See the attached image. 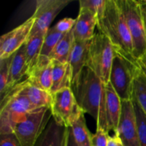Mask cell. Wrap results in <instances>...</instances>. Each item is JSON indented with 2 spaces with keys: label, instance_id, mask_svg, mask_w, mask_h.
Masks as SVG:
<instances>
[{
  "label": "cell",
  "instance_id": "7a4b0ae2",
  "mask_svg": "<svg viewBox=\"0 0 146 146\" xmlns=\"http://www.w3.org/2000/svg\"><path fill=\"white\" fill-rule=\"evenodd\" d=\"M97 27L99 32L108 37L115 48L133 57L132 38L123 14L115 0H107L105 12L98 21Z\"/></svg>",
  "mask_w": 146,
  "mask_h": 146
},
{
  "label": "cell",
  "instance_id": "6da1fadb",
  "mask_svg": "<svg viewBox=\"0 0 146 146\" xmlns=\"http://www.w3.org/2000/svg\"><path fill=\"white\" fill-rule=\"evenodd\" d=\"M78 106L84 113L94 118L96 129L109 133L106 116V84L90 68L86 66L71 86Z\"/></svg>",
  "mask_w": 146,
  "mask_h": 146
},
{
  "label": "cell",
  "instance_id": "7402d4cb",
  "mask_svg": "<svg viewBox=\"0 0 146 146\" xmlns=\"http://www.w3.org/2000/svg\"><path fill=\"white\" fill-rule=\"evenodd\" d=\"M73 134L78 146H92V134L88 131L84 113L82 112L74 121L71 126Z\"/></svg>",
  "mask_w": 146,
  "mask_h": 146
},
{
  "label": "cell",
  "instance_id": "d6a6232c",
  "mask_svg": "<svg viewBox=\"0 0 146 146\" xmlns=\"http://www.w3.org/2000/svg\"><path fill=\"white\" fill-rule=\"evenodd\" d=\"M138 63L141 67L142 72L145 74L146 76V53L140 59L138 60Z\"/></svg>",
  "mask_w": 146,
  "mask_h": 146
},
{
  "label": "cell",
  "instance_id": "d4e9b609",
  "mask_svg": "<svg viewBox=\"0 0 146 146\" xmlns=\"http://www.w3.org/2000/svg\"><path fill=\"white\" fill-rule=\"evenodd\" d=\"M64 35L57 31L54 27L50 28L44 36L41 55L49 57L51 53Z\"/></svg>",
  "mask_w": 146,
  "mask_h": 146
},
{
  "label": "cell",
  "instance_id": "603a6c76",
  "mask_svg": "<svg viewBox=\"0 0 146 146\" xmlns=\"http://www.w3.org/2000/svg\"><path fill=\"white\" fill-rule=\"evenodd\" d=\"M131 101L133 105L134 111H135L140 145L141 146H146V114L133 96Z\"/></svg>",
  "mask_w": 146,
  "mask_h": 146
},
{
  "label": "cell",
  "instance_id": "484cf974",
  "mask_svg": "<svg viewBox=\"0 0 146 146\" xmlns=\"http://www.w3.org/2000/svg\"><path fill=\"white\" fill-rule=\"evenodd\" d=\"M14 54L7 58L0 59V97L2 99L7 91L9 70Z\"/></svg>",
  "mask_w": 146,
  "mask_h": 146
},
{
  "label": "cell",
  "instance_id": "d6986e66",
  "mask_svg": "<svg viewBox=\"0 0 146 146\" xmlns=\"http://www.w3.org/2000/svg\"><path fill=\"white\" fill-rule=\"evenodd\" d=\"M90 43L91 40L86 41H75L74 42L68 60V63L72 68L73 80L78 76L83 68L86 66Z\"/></svg>",
  "mask_w": 146,
  "mask_h": 146
},
{
  "label": "cell",
  "instance_id": "8fae6325",
  "mask_svg": "<svg viewBox=\"0 0 146 146\" xmlns=\"http://www.w3.org/2000/svg\"><path fill=\"white\" fill-rule=\"evenodd\" d=\"M34 24L32 17L0 38V59L7 58L17 52L29 39Z\"/></svg>",
  "mask_w": 146,
  "mask_h": 146
},
{
  "label": "cell",
  "instance_id": "836d02e7",
  "mask_svg": "<svg viewBox=\"0 0 146 146\" xmlns=\"http://www.w3.org/2000/svg\"><path fill=\"white\" fill-rule=\"evenodd\" d=\"M139 2L141 4V7H142L143 11L146 15V0H141V1H139Z\"/></svg>",
  "mask_w": 146,
  "mask_h": 146
},
{
  "label": "cell",
  "instance_id": "4316f807",
  "mask_svg": "<svg viewBox=\"0 0 146 146\" xmlns=\"http://www.w3.org/2000/svg\"><path fill=\"white\" fill-rule=\"evenodd\" d=\"M106 2L107 0H80V9L86 8L92 11L98 21L104 16Z\"/></svg>",
  "mask_w": 146,
  "mask_h": 146
},
{
  "label": "cell",
  "instance_id": "52a82bcc",
  "mask_svg": "<svg viewBox=\"0 0 146 146\" xmlns=\"http://www.w3.org/2000/svg\"><path fill=\"white\" fill-rule=\"evenodd\" d=\"M52 118L50 107L35 108L28 113L24 121L16 125L14 133L21 146H34Z\"/></svg>",
  "mask_w": 146,
  "mask_h": 146
},
{
  "label": "cell",
  "instance_id": "277c9868",
  "mask_svg": "<svg viewBox=\"0 0 146 146\" xmlns=\"http://www.w3.org/2000/svg\"><path fill=\"white\" fill-rule=\"evenodd\" d=\"M33 109L35 108L22 94L19 84H17L1 100L0 134L14 133L16 125L24 121Z\"/></svg>",
  "mask_w": 146,
  "mask_h": 146
},
{
  "label": "cell",
  "instance_id": "4fadbf2b",
  "mask_svg": "<svg viewBox=\"0 0 146 146\" xmlns=\"http://www.w3.org/2000/svg\"><path fill=\"white\" fill-rule=\"evenodd\" d=\"M98 19L91 10L81 8L76 19L74 27V36L76 41H86L91 40L94 36V29L97 27Z\"/></svg>",
  "mask_w": 146,
  "mask_h": 146
},
{
  "label": "cell",
  "instance_id": "f1b7e54d",
  "mask_svg": "<svg viewBox=\"0 0 146 146\" xmlns=\"http://www.w3.org/2000/svg\"><path fill=\"white\" fill-rule=\"evenodd\" d=\"M109 136L108 133L104 130L96 129L94 134L91 137V144L92 146H107V141Z\"/></svg>",
  "mask_w": 146,
  "mask_h": 146
},
{
  "label": "cell",
  "instance_id": "2e32d148",
  "mask_svg": "<svg viewBox=\"0 0 146 146\" xmlns=\"http://www.w3.org/2000/svg\"><path fill=\"white\" fill-rule=\"evenodd\" d=\"M106 116L108 130H117L122 111V101L109 82L106 84Z\"/></svg>",
  "mask_w": 146,
  "mask_h": 146
},
{
  "label": "cell",
  "instance_id": "4dcf8cb0",
  "mask_svg": "<svg viewBox=\"0 0 146 146\" xmlns=\"http://www.w3.org/2000/svg\"><path fill=\"white\" fill-rule=\"evenodd\" d=\"M107 146H123L120 138L116 135L108 136L107 141Z\"/></svg>",
  "mask_w": 146,
  "mask_h": 146
},
{
  "label": "cell",
  "instance_id": "3957f363",
  "mask_svg": "<svg viewBox=\"0 0 146 146\" xmlns=\"http://www.w3.org/2000/svg\"><path fill=\"white\" fill-rule=\"evenodd\" d=\"M141 71L138 61L115 48L110 73L109 83L121 101H130L135 78Z\"/></svg>",
  "mask_w": 146,
  "mask_h": 146
},
{
  "label": "cell",
  "instance_id": "e0dca14e",
  "mask_svg": "<svg viewBox=\"0 0 146 146\" xmlns=\"http://www.w3.org/2000/svg\"><path fill=\"white\" fill-rule=\"evenodd\" d=\"M52 61V86L50 92L54 94L64 88H71L73 71L69 63H61L54 60Z\"/></svg>",
  "mask_w": 146,
  "mask_h": 146
},
{
  "label": "cell",
  "instance_id": "ba28073f",
  "mask_svg": "<svg viewBox=\"0 0 146 146\" xmlns=\"http://www.w3.org/2000/svg\"><path fill=\"white\" fill-rule=\"evenodd\" d=\"M51 106L52 118L64 126L71 127L73 123L83 112L78 106L71 88H64L52 94Z\"/></svg>",
  "mask_w": 146,
  "mask_h": 146
},
{
  "label": "cell",
  "instance_id": "9a60e30c",
  "mask_svg": "<svg viewBox=\"0 0 146 146\" xmlns=\"http://www.w3.org/2000/svg\"><path fill=\"white\" fill-rule=\"evenodd\" d=\"M28 74V66L26 58V46L23 45L18 51L14 54L11 66L9 70V77L8 84L5 96L15 86L22 82V78L27 77ZM3 97V98H4ZM2 98V99H3ZM1 99V100H2Z\"/></svg>",
  "mask_w": 146,
  "mask_h": 146
},
{
  "label": "cell",
  "instance_id": "7c38bea8",
  "mask_svg": "<svg viewBox=\"0 0 146 146\" xmlns=\"http://www.w3.org/2000/svg\"><path fill=\"white\" fill-rule=\"evenodd\" d=\"M52 60L41 55L35 66L29 72L27 79L32 85L50 92L52 86Z\"/></svg>",
  "mask_w": 146,
  "mask_h": 146
},
{
  "label": "cell",
  "instance_id": "cb8c5ba5",
  "mask_svg": "<svg viewBox=\"0 0 146 146\" xmlns=\"http://www.w3.org/2000/svg\"><path fill=\"white\" fill-rule=\"evenodd\" d=\"M133 96L146 114V76L142 71L134 81Z\"/></svg>",
  "mask_w": 146,
  "mask_h": 146
},
{
  "label": "cell",
  "instance_id": "44dd1931",
  "mask_svg": "<svg viewBox=\"0 0 146 146\" xmlns=\"http://www.w3.org/2000/svg\"><path fill=\"white\" fill-rule=\"evenodd\" d=\"M44 36L45 34H37L29 38L26 42V58L28 66V74L38 62L41 56Z\"/></svg>",
  "mask_w": 146,
  "mask_h": 146
},
{
  "label": "cell",
  "instance_id": "5bb4252c",
  "mask_svg": "<svg viewBox=\"0 0 146 146\" xmlns=\"http://www.w3.org/2000/svg\"><path fill=\"white\" fill-rule=\"evenodd\" d=\"M68 128L52 118L34 146H66Z\"/></svg>",
  "mask_w": 146,
  "mask_h": 146
},
{
  "label": "cell",
  "instance_id": "5b68a950",
  "mask_svg": "<svg viewBox=\"0 0 146 146\" xmlns=\"http://www.w3.org/2000/svg\"><path fill=\"white\" fill-rule=\"evenodd\" d=\"M124 16L133 41L134 58L138 61L146 53V27L139 1L115 0Z\"/></svg>",
  "mask_w": 146,
  "mask_h": 146
},
{
  "label": "cell",
  "instance_id": "ffe728a7",
  "mask_svg": "<svg viewBox=\"0 0 146 146\" xmlns=\"http://www.w3.org/2000/svg\"><path fill=\"white\" fill-rule=\"evenodd\" d=\"M75 38L74 36V28L66 34L60 40L52 52L49 56L51 60L59 61L61 63L68 62L70 54L74 46Z\"/></svg>",
  "mask_w": 146,
  "mask_h": 146
},
{
  "label": "cell",
  "instance_id": "1f68e13d",
  "mask_svg": "<svg viewBox=\"0 0 146 146\" xmlns=\"http://www.w3.org/2000/svg\"><path fill=\"white\" fill-rule=\"evenodd\" d=\"M66 146H78V144L76 143L75 138H74L72 129H71V127H68V137H67Z\"/></svg>",
  "mask_w": 146,
  "mask_h": 146
},
{
  "label": "cell",
  "instance_id": "ac0fdd59",
  "mask_svg": "<svg viewBox=\"0 0 146 146\" xmlns=\"http://www.w3.org/2000/svg\"><path fill=\"white\" fill-rule=\"evenodd\" d=\"M21 91L29 100L34 108L50 107L52 104V94L41 88L32 85L26 78L19 83Z\"/></svg>",
  "mask_w": 146,
  "mask_h": 146
},
{
  "label": "cell",
  "instance_id": "8992f818",
  "mask_svg": "<svg viewBox=\"0 0 146 146\" xmlns=\"http://www.w3.org/2000/svg\"><path fill=\"white\" fill-rule=\"evenodd\" d=\"M115 47L102 33L91 38L86 66L91 68L105 84L109 82L110 73L115 56Z\"/></svg>",
  "mask_w": 146,
  "mask_h": 146
},
{
  "label": "cell",
  "instance_id": "30bf717a",
  "mask_svg": "<svg viewBox=\"0 0 146 146\" xmlns=\"http://www.w3.org/2000/svg\"><path fill=\"white\" fill-rule=\"evenodd\" d=\"M115 134L120 138L123 146H141L131 100L122 101V111Z\"/></svg>",
  "mask_w": 146,
  "mask_h": 146
},
{
  "label": "cell",
  "instance_id": "9c48e42d",
  "mask_svg": "<svg viewBox=\"0 0 146 146\" xmlns=\"http://www.w3.org/2000/svg\"><path fill=\"white\" fill-rule=\"evenodd\" d=\"M71 2V0H37L32 16L34 24L29 38L37 34H46L57 14Z\"/></svg>",
  "mask_w": 146,
  "mask_h": 146
},
{
  "label": "cell",
  "instance_id": "83f0119b",
  "mask_svg": "<svg viewBox=\"0 0 146 146\" xmlns=\"http://www.w3.org/2000/svg\"><path fill=\"white\" fill-rule=\"evenodd\" d=\"M76 23V19L72 18H64L60 20L56 25H54V28L58 32L63 34H66L73 29Z\"/></svg>",
  "mask_w": 146,
  "mask_h": 146
},
{
  "label": "cell",
  "instance_id": "e575fe53",
  "mask_svg": "<svg viewBox=\"0 0 146 146\" xmlns=\"http://www.w3.org/2000/svg\"><path fill=\"white\" fill-rule=\"evenodd\" d=\"M144 14V13H143ZM144 17H145V27H146V15L144 14Z\"/></svg>",
  "mask_w": 146,
  "mask_h": 146
},
{
  "label": "cell",
  "instance_id": "f546056e",
  "mask_svg": "<svg viewBox=\"0 0 146 146\" xmlns=\"http://www.w3.org/2000/svg\"><path fill=\"white\" fill-rule=\"evenodd\" d=\"M0 146H21L14 133L0 134Z\"/></svg>",
  "mask_w": 146,
  "mask_h": 146
}]
</instances>
